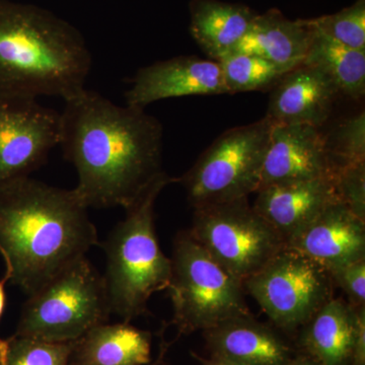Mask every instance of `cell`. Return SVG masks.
<instances>
[{
	"instance_id": "1",
	"label": "cell",
	"mask_w": 365,
	"mask_h": 365,
	"mask_svg": "<svg viewBox=\"0 0 365 365\" xmlns=\"http://www.w3.org/2000/svg\"><path fill=\"white\" fill-rule=\"evenodd\" d=\"M59 145L78 170L74 191L88 207H130L165 174L157 118L86 88L66 100Z\"/></svg>"
},
{
	"instance_id": "2",
	"label": "cell",
	"mask_w": 365,
	"mask_h": 365,
	"mask_svg": "<svg viewBox=\"0 0 365 365\" xmlns=\"http://www.w3.org/2000/svg\"><path fill=\"white\" fill-rule=\"evenodd\" d=\"M88 208L74 189L30 177L0 184V254L6 280L29 297L100 245Z\"/></svg>"
},
{
	"instance_id": "3",
	"label": "cell",
	"mask_w": 365,
	"mask_h": 365,
	"mask_svg": "<svg viewBox=\"0 0 365 365\" xmlns=\"http://www.w3.org/2000/svg\"><path fill=\"white\" fill-rule=\"evenodd\" d=\"M91 67L71 24L42 7L0 0V98L66 101L85 88Z\"/></svg>"
},
{
	"instance_id": "4",
	"label": "cell",
	"mask_w": 365,
	"mask_h": 365,
	"mask_svg": "<svg viewBox=\"0 0 365 365\" xmlns=\"http://www.w3.org/2000/svg\"><path fill=\"white\" fill-rule=\"evenodd\" d=\"M175 182L178 179L165 174L151 184L102 244L110 307L126 323L148 313L151 295L169 287L172 263L155 234V203L163 189Z\"/></svg>"
},
{
	"instance_id": "5",
	"label": "cell",
	"mask_w": 365,
	"mask_h": 365,
	"mask_svg": "<svg viewBox=\"0 0 365 365\" xmlns=\"http://www.w3.org/2000/svg\"><path fill=\"white\" fill-rule=\"evenodd\" d=\"M111 314L104 276L81 257L29 295L14 335L73 342Z\"/></svg>"
},
{
	"instance_id": "6",
	"label": "cell",
	"mask_w": 365,
	"mask_h": 365,
	"mask_svg": "<svg viewBox=\"0 0 365 365\" xmlns=\"http://www.w3.org/2000/svg\"><path fill=\"white\" fill-rule=\"evenodd\" d=\"M169 287L174 322L181 334L206 331L235 317L251 314L241 281L182 232L173 246Z\"/></svg>"
},
{
	"instance_id": "7",
	"label": "cell",
	"mask_w": 365,
	"mask_h": 365,
	"mask_svg": "<svg viewBox=\"0 0 365 365\" xmlns=\"http://www.w3.org/2000/svg\"><path fill=\"white\" fill-rule=\"evenodd\" d=\"M274 123L267 117L222 134L178 179L194 209L248 198L260 186Z\"/></svg>"
},
{
	"instance_id": "8",
	"label": "cell",
	"mask_w": 365,
	"mask_h": 365,
	"mask_svg": "<svg viewBox=\"0 0 365 365\" xmlns=\"http://www.w3.org/2000/svg\"><path fill=\"white\" fill-rule=\"evenodd\" d=\"M194 210L189 234L242 283L285 248L282 237L250 205L248 198Z\"/></svg>"
},
{
	"instance_id": "9",
	"label": "cell",
	"mask_w": 365,
	"mask_h": 365,
	"mask_svg": "<svg viewBox=\"0 0 365 365\" xmlns=\"http://www.w3.org/2000/svg\"><path fill=\"white\" fill-rule=\"evenodd\" d=\"M242 287L274 325L285 331L302 328L334 297L328 271L288 248L281 250Z\"/></svg>"
},
{
	"instance_id": "10",
	"label": "cell",
	"mask_w": 365,
	"mask_h": 365,
	"mask_svg": "<svg viewBox=\"0 0 365 365\" xmlns=\"http://www.w3.org/2000/svg\"><path fill=\"white\" fill-rule=\"evenodd\" d=\"M60 141V113L37 98H0V184L30 176Z\"/></svg>"
},
{
	"instance_id": "11",
	"label": "cell",
	"mask_w": 365,
	"mask_h": 365,
	"mask_svg": "<svg viewBox=\"0 0 365 365\" xmlns=\"http://www.w3.org/2000/svg\"><path fill=\"white\" fill-rule=\"evenodd\" d=\"M228 93L220 63L212 59L178 56L139 69L125 93L126 105L144 109L170 98Z\"/></svg>"
},
{
	"instance_id": "12",
	"label": "cell",
	"mask_w": 365,
	"mask_h": 365,
	"mask_svg": "<svg viewBox=\"0 0 365 365\" xmlns=\"http://www.w3.org/2000/svg\"><path fill=\"white\" fill-rule=\"evenodd\" d=\"M332 174L321 129L309 125L274 123L259 189L332 178Z\"/></svg>"
},
{
	"instance_id": "13",
	"label": "cell",
	"mask_w": 365,
	"mask_h": 365,
	"mask_svg": "<svg viewBox=\"0 0 365 365\" xmlns=\"http://www.w3.org/2000/svg\"><path fill=\"white\" fill-rule=\"evenodd\" d=\"M327 271L365 258V220L336 201L285 244Z\"/></svg>"
},
{
	"instance_id": "14",
	"label": "cell",
	"mask_w": 365,
	"mask_h": 365,
	"mask_svg": "<svg viewBox=\"0 0 365 365\" xmlns=\"http://www.w3.org/2000/svg\"><path fill=\"white\" fill-rule=\"evenodd\" d=\"M339 97L337 88L321 69L302 63L274 86L265 117L275 124L309 125L321 129Z\"/></svg>"
},
{
	"instance_id": "15",
	"label": "cell",
	"mask_w": 365,
	"mask_h": 365,
	"mask_svg": "<svg viewBox=\"0 0 365 365\" xmlns=\"http://www.w3.org/2000/svg\"><path fill=\"white\" fill-rule=\"evenodd\" d=\"M253 207L285 244L327 207L340 201L332 178L287 182L256 192Z\"/></svg>"
},
{
	"instance_id": "16",
	"label": "cell",
	"mask_w": 365,
	"mask_h": 365,
	"mask_svg": "<svg viewBox=\"0 0 365 365\" xmlns=\"http://www.w3.org/2000/svg\"><path fill=\"white\" fill-rule=\"evenodd\" d=\"M213 357L235 365H290L292 350L252 314L228 319L203 331Z\"/></svg>"
},
{
	"instance_id": "17",
	"label": "cell",
	"mask_w": 365,
	"mask_h": 365,
	"mask_svg": "<svg viewBox=\"0 0 365 365\" xmlns=\"http://www.w3.org/2000/svg\"><path fill=\"white\" fill-rule=\"evenodd\" d=\"M314 33L309 20H289L278 9H269L256 14L232 53H247L281 66L297 67L306 58Z\"/></svg>"
},
{
	"instance_id": "18",
	"label": "cell",
	"mask_w": 365,
	"mask_h": 365,
	"mask_svg": "<svg viewBox=\"0 0 365 365\" xmlns=\"http://www.w3.org/2000/svg\"><path fill=\"white\" fill-rule=\"evenodd\" d=\"M256 14L245 4L192 0L190 33L210 59L220 61L234 52Z\"/></svg>"
},
{
	"instance_id": "19",
	"label": "cell",
	"mask_w": 365,
	"mask_h": 365,
	"mask_svg": "<svg viewBox=\"0 0 365 365\" xmlns=\"http://www.w3.org/2000/svg\"><path fill=\"white\" fill-rule=\"evenodd\" d=\"M359 307L341 299L329 300L302 327V345L319 365H351Z\"/></svg>"
},
{
	"instance_id": "20",
	"label": "cell",
	"mask_w": 365,
	"mask_h": 365,
	"mask_svg": "<svg viewBox=\"0 0 365 365\" xmlns=\"http://www.w3.org/2000/svg\"><path fill=\"white\" fill-rule=\"evenodd\" d=\"M150 352V333L126 322L102 324L74 341L71 365H144Z\"/></svg>"
},
{
	"instance_id": "21",
	"label": "cell",
	"mask_w": 365,
	"mask_h": 365,
	"mask_svg": "<svg viewBox=\"0 0 365 365\" xmlns=\"http://www.w3.org/2000/svg\"><path fill=\"white\" fill-rule=\"evenodd\" d=\"M302 63L321 69L333 81L340 97L354 101L364 98L365 51L340 44L314 29L313 40Z\"/></svg>"
},
{
	"instance_id": "22",
	"label": "cell",
	"mask_w": 365,
	"mask_h": 365,
	"mask_svg": "<svg viewBox=\"0 0 365 365\" xmlns=\"http://www.w3.org/2000/svg\"><path fill=\"white\" fill-rule=\"evenodd\" d=\"M217 62L228 93L273 88L287 72L294 68L239 52L232 53Z\"/></svg>"
},
{
	"instance_id": "23",
	"label": "cell",
	"mask_w": 365,
	"mask_h": 365,
	"mask_svg": "<svg viewBox=\"0 0 365 365\" xmlns=\"http://www.w3.org/2000/svg\"><path fill=\"white\" fill-rule=\"evenodd\" d=\"M325 148L332 167V176L338 170L352 163L365 162V113L346 118L324 134Z\"/></svg>"
},
{
	"instance_id": "24",
	"label": "cell",
	"mask_w": 365,
	"mask_h": 365,
	"mask_svg": "<svg viewBox=\"0 0 365 365\" xmlns=\"http://www.w3.org/2000/svg\"><path fill=\"white\" fill-rule=\"evenodd\" d=\"M309 23L336 42L365 51V0H357L338 13L311 19Z\"/></svg>"
},
{
	"instance_id": "25",
	"label": "cell",
	"mask_w": 365,
	"mask_h": 365,
	"mask_svg": "<svg viewBox=\"0 0 365 365\" xmlns=\"http://www.w3.org/2000/svg\"><path fill=\"white\" fill-rule=\"evenodd\" d=\"M6 365H71L73 342H47L14 335Z\"/></svg>"
},
{
	"instance_id": "26",
	"label": "cell",
	"mask_w": 365,
	"mask_h": 365,
	"mask_svg": "<svg viewBox=\"0 0 365 365\" xmlns=\"http://www.w3.org/2000/svg\"><path fill=\"white\" fill-rule=\"evenodd\" d=\"M332 180L341 202L365 220V162L346 165L333 175Z\"/></svg>"
},
{
	"instance_id": "27",
	"label": "cell",
	"mask_w": 365,
	"mask_h": 365,
	"mask_svg": "<svg viewBox=\"0 0 365 365\" xmlns=\"http://www.w3.org/2000/svg\"><path fill=\"white\" fill-rule=\"evenodd\" d=\"M333 284L340 287L353 307H365V258L328 270Z\"/></svg>"
},
{
	"instance_id": "28",
	"label": "cell",
	"mask_w": 365,
	"mask_h": 365,
	"mask_svg": "<svg viewBox=\"0 0 365 365\" xmlns=\"http://www.w3.org/2000/svg\"><path fill=\"white\" fill-rule=\"evenodd\" d=\"M351 365H365V307H359Z\"/></svg>"
},
{
	"instance_id": "29",
	"label": "cell",
	"mask_w": 365,
	"mask_h": 365,
	"mask_svg": "<svg viewBox=\"0 0 365 365\" xmlns=\"http://www.w3.org/2000/svg\"><path fill=\"white\" fill-rule=\"evenodd\" d=\"M6 277L0 280V319L6 309V294L4 287H6ZM7 351H9V341L0 339V365H6Z\"/></svg>"
},
{
	"instance_id": "30",
	"label": "cell",
	"mask_w": 365,
	"mask_h": 365,
	"mask_svg": "<svg viewBox=\"0 0 365 365\" xmlns=\"http://www.w3.org/2000/svg\"><path fill=\"white\" fill-rule=\"evenodd\" d=\"M290 365H319L317 364L313 359L309 356V355H302V356L297 357L292 360Z\"/></svg>"
},
{
	"instance_id": "31",
	"label": "cell",
	"mask_w": 365,
	"mask_h": 365,
	"mask_svg": "<svg viewBox=\"0 0 365 365\" xmlns=\"http://www.w3.org/2000/svg\"><path fill=\"white\" fill-rule=\"evenodd\" d=\"M196 357L198 360H200V361L202 362V365H235L227 361V360L217 359V357L212 356V359L207 360L200 359L199 356Z\"/></svg>"
}]
</instances>
